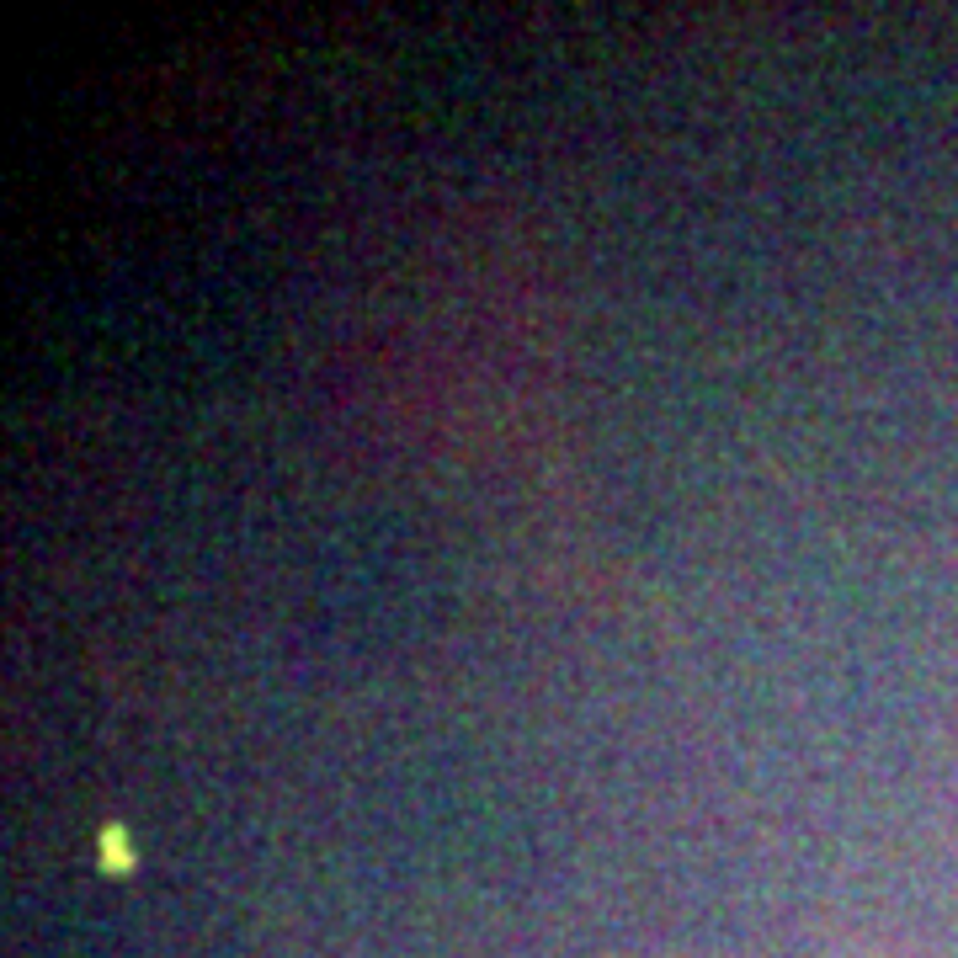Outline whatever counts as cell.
I'll return each instance as SVG.
<instances>
[{"instance_id": "6da1fadb", "label": "cell", "mask_w": 958, "mask_h": 958, "mask_svg": "<svg viewBox=\"0 0 958 958\" xmlns=\"http://www.w3.org/2000/svg\"><path fill=\"white\" fill-rule=\"evenodd\" d=\"M102 857L112 863V873H128V863H134V852H128V836H123V825H107V831H102Z\"/></svg>"}]
</instances>
